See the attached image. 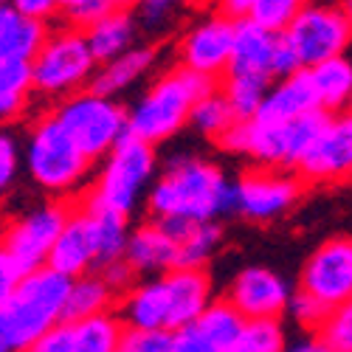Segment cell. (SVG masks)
<instances>
[{
    "label": "cell",
    "instance_id": "d4e9b609",
    "mask_svg": "<svg viewBox=\"0 0 352 352\" xmlns=\"http://www.w3.org/2000/svg\"><path fill=\"white\" fill-rule=\"evenodd\" d=\"M68 327H71L74 352H119L127 338V327L116 310L87 316Z\"/></svg>",
    "mask_w": 352,
    "mask_h": 352
},
{
    "label": "cell",
    "instance_id": "836d02e7",
    "mask_svg": "<svg viewBox=\"0 0 352 352\" xmlns=\"http://www.w3.org/2000/svg\"><path fill=\"white\" fill-rule=\"evenodd\" d=\"M307 3L310 0H254V9L248 14V20L262 25V28H268L274 34H282L293 23V17H296Z\"/></svg>",
    "mask_w": 352,
    "mask_h": 352
},
{
    "label": "cell",
    "instance_id": "7bdbcfd3",
    "mask_svg": "<svg viewBox=\"0 0 352 352\" xmlns=\"http://www.w3.org/2000/svg\"><path fill=\"white\" fill-rule=\"evenodd\" d=\"M6 3L20 12L28 20H37V23H48L56 12H60V3L56 0H6Z\"/></svg>",
    "mask_w": 352,
    "mask_h": 352
},
{
    "label": "cell",
    "instance_id": "4dcf8cb0",
    "mask_svg": "<svg viewBox=\"0 0 352 352\" xmlns=\"http://www.w3.org/2000/svg\"><path fill=\"white\" fill-rule=\"evenodd\" d=\"M268 87L271 82L268 79H256V76H223V87H220V94L226 96L231 113H234V119L237 122H251L262 99H265L268 94Z\"/></svg>",
    "mask_w": 352,
    "mask_h": 352
},
{
    "label": "cell",
    "instance_id": "bcb514c9",
    "mask_svg": "<svg viewBox=\"0 0 352 352\" xmlns=\"http://www.w3.org/2000/svg\"><path fill=\"white\" fill-rule=\"evenodd\" d=\"M285 352H333L324 341H321L318 336H310V338H302L296 341L293 346H285Z\"/></svg>",
    "mask_w": 352,
    "mask_h": 352
},
{
    "label": "cell",
    "instance_id": "2e32d148",
    "mask_svg": "<svg viewBox=\"0 0 352 352\" xmlns=\"http://www.w3.org/2000/svg\"><path fill=\"white\" fill-rule=\"evenodd\" d=\"M245 318L226 299L212 302L192 324L172 333V352H228Z\"/></svg>",
    "mask_w": 352,
    "mask_h": 352
},
{
    "label": "cell",
    "instance_id": "f5cc1de1",
    "mask_svg": "<svg viewBox=\"0 0 352 352\" xmlns=\"http://www.w3.org/2000/svg\"><path fill=\"white\" fill-rule=\"evenodd\" d=\"M3 3H6V0H0V6H3Z\"/></svg>",
    "mask_w": 352,
    "mask_h": 352
},
{
    "label": "cell",
    "instance_id": "44dd1931",
    "mask_svg": "<svg viewBox=\"0 0 352 352\" xmlns=\"http://www.w3.org/2000/svg\"><path fill=\"white\" fill-rule=\"evenodd\" d=\"M122 259L135 271V276H164L166 271L175 268L178 248H175L169 234L153 220L130 231Z\"/></svg>",
    "mask_w": 352,
    "mask_h": 352
},
{
    "label": "cell",
    "instance_id": "4316f807",
    "mask_svg": "<svg viewBox=\"0 0 352 352\" xmlns=\"http://www.w3.org/2000/svg\"><path fill=\"white\" fill-rule=\"evenodd\" d=\"M313 91L318 96V104L327 116L341 113L346 104H352V63L346 56H333L307 71Z\"/></svg>",
    "mask_w": 352,
    "mask_h": 352
},
{
    "label": "cell",
    "instance_id": "30bf717a",
    "mask_svg": "<svg viewBox=\"0 0 352 352\" xmlns=\"http://www.w3.org/2000/svg\"><path fill=\"white\" fill-rule=\"evenodd\" d=\"M71 217V209L60 200L40 203L32 212L14 217L3 234H0V245L9 251V256L23 268V274H32L37 268L48 265L51 248L60 237Z\"/></svg>",
    "mask_w": 352,
    "mask_h": 352
},
{
    "label": "cell",
    "instance_id": "681fc988",
    "mask_svg": "<svg viewBox=\"0 0 352 352\" xmlns=\"http://www.w3.org/2000/svg\"><path fill=\"white\" fill-rule=\"evenodd\" d=\"M56 3H60V9H68L71 3H76V0H56Z\"/></svg>",
    "mask_w": 352,
    "mask_h": 352
},
{
    "label": "cell",
    "instance_id": "5b68a950",
    "mask_svg": "<svg viewBox=\"0 0 352 352\" xmlns=\"http://www.w3.org/2000/svg\"><path fill=\"white\" fill-rule=\"evenodd\" d=\"M91 164L94 161L71 141V135L54 116H43L28 133L25 172L43 192L54 197L74 195L87 181Z\"/></svg>",
    "mask_w": 352,
    "mask_h": 352
},
{
    "label": "cell",
    "instance_id": "7c38bea8",
    "mask_svg": "<svg viewBox=\"0 0 352 352\" xmlns=\"http://www.w3.org/2000/svg\"><path fill=\"white\" fill-rule=\"evenodd\" d=\"M299 290L327 310L352 299V237H336L318 245L299 279Z\"/></svg>",
    "mask_w": 352,
    "mask_h": 352
},
{
    "label": "cell",
    "instance_id": "60d3db41",
    "mask_svg": "<svg viewBox=\"0 0 352 352\" xmlns=\"http://www.w3.org/2000/svg\"><path fill=\"white\" fill-rule=\"evenodd\" d=\"M23 352H74L71 344V327L68 324H56L48 333H43L37 341H32Z\"/></svg>",
    "mask_w": 352,
    "mask_h": 352
},
{
    "label": "cell",
    "instance_id": "db71d44e",
    "mask_svg": "<svg viewBox=\"0 0 352 352\" xmlns=\"http://www.w3.org/2000/svg\"><path fill=\"white\" fill-rule=\"evenodd\" d=\"M116 3H122V0H116Z\"/></svg>",
    "mask_w": 352,
    "mask_h": 352
},
{
    "label": "cell",
    "instance_id": "5bb4252c",
    "mask_svg": "<svg viewBox=\"0 0 352 352\" xmlns=\"http://www.w3.org/2000/svg\"><path fill=\"white\" fill-rule=\"evenodd\" d=\"M234 48V20L212 14L192 25L181 43V65L209 79H223Z\"/></svg>",
    "mask_w": 352,
    "mask_h": 352
},
{
    "label": "cell",
    "instance_id": "f1b7e54d",
    "mask_svg": "<svg viewBox=\"0 0 352 352\" xmlns=\"http://www.w3.org/2000/svg\"><path fill=\"white\" fill-rule=\"evenodd\" d=\"M116 293L104 285V279L99 274H85L71 279V290H68V302H65V324H74V321H82L87 316H96L113 307Z\"/></svg>",
    "mask_w": 352,
    "mask_h": 352
},
{
    "label": "cell",
    "instance_id": "11a10c76",
    "mask_svg": "<svg viewBox=\"0 0 352 352\" xmlns=\"http://www.w3.org/2000/svg\"><path fill=\"white\" fill-rule=\"evenodd\" d=\"M349 116H352V113H349Z\"/></svg>",
    "mask_w": 352,
    "mask_h": 352
},
{
    "label": "cell",
    "instance_id": "ac0fdd59",
    "mask_svg": "<svg viewBox=\"0 0 352 352\" xmlns=\"http://www.w3.org/2000/svg\"><path fill=\"white\" fill-rule=\"evenodd\" d=\"M48 268L56 274H63L68 279L94 274L96 268V245H94V228H91V214L85 209L71 212L65 228L60 231L51 256H48Z\"/></svg>",
    "mask_w": 352,
    "mask_h": 352
},
{
    "label": "cell",
    "instance_id": "3957f363",
    "mask_svg": "<svg viewBox=\"0 0 352 352\" xmlns=\"http://www.w3.org/2000/svg\"><path fill=\"white\" fill-rule=\"evenodd\" d=\"M327 119L330 116L324 110H316L279 124H262L254 119L237 122L220 138V146L228 153L248 155L265 169H296L318 133L324 130Z\"/></svg>",
    "mask_w": 352,
    "mask_h": 352
},
{
    "label": "cell",
    "instance_id": "f6af8a7d",
    "mask_svg": "<svg viewBox=\"0 0 352 352\" xmlns=\"http://www.w3.org/2000/svg\"><path fill=\"white\" fill-rule=\"evenodd\" d=\"M251 9H254V0H217V14L234 20V23L248 20Z\"/></svg>",
    "mask_w": 352,
    "mask_h": 352
},
{
    "label": "cell",
    "instance_id": "7a4b0ae2",
    "mask_svg": "<svg viewBox=\"0 0 352 352\" xmlns=\"http://www.w3.org/2000/svg\"><path fill=\"white\" fill-rule=\"evenodd\" d=\"M212 91H217L214 79L195 74L184 65L172 68L158 76L150 91L127 110V133L153 146L164 144L189 124L192 107Z\"/></svg>",
    "mask_w": 352,
    "mask_h": 352
},
{
    "label": "cell",
    "instance_id": "f546056e",
    "mask_svg": "<svg viewBox=\"0 0 352 352\" xmlns=\"http://www.w3.org/2000/svg\"><path fill=\"white\" fill-rule=\"evenodd\" d=\"M91 214L94 228V245H96V268H104L110 262L122 259L127 248V217L113 214V212H87Z\"/></svg>",
    "mask_w": 352,
    "mask_h": 352
},
{
    "label": "cell",
    "instance_id": "603a6c76",
    "mask_svg": "<svg viewBox=\"0 0 352 352\" xmlns=\"http://www.w3.org/2000/svg\"><path fill=\"white\" fill-rule=\"evenodd\" d=\"M153 65H155V51L153 48H146V45L130 48L127 54L116 56V60L96 68V74L91 79V91L116 99L119 94H124L127 87H133L141 76H146V71H150Z\"/></svg>",
    "mask_w": 352,
    "mask_h": 352
},
{
    "label": "cell",
    "instance_id": "7dc6e473",
    "mask_svg": "<svg viewBox=\"0 0 352 352\" xmlns=\"http://www.w3.org/2000/svg\"><path fill=\"white\" fill-rule=\"evenodd\" d=\"M0 352H17V346H14V341H12V333H9V327H6L3 316H0Z\"/></svg>",
    "mask_w": 352,
    "mask_h": 352
},
{
    "label": "cell",
    "instance_id": "f907efd6",
    "mask_svg": "<svg viewBox=\"0 0 352 352\" xmlns=\"http://www.w3.org/2000/svg\"><path fill=\"white\" fill-rule=\"evenodd\" d=\"M119 352H133V349H127V346H122V349H119Z\"/></svg>",
    "mask_w": 352,
    "mask_h": 352
},
{
    "label": "cell",
    "instance_id": "ab89813d",
    "mask_svg": "<svg viewBox=\"0 0 352 352\" xmlns=\"http://www.w3.org/2000/svg\"><path fill=\"white\" fill-rule=\"evenodd\" d=\"M23 268L17 265V262L9 256V251L0 245V310H3L12 299H14V293L23 282Z\"/></svg>",
    "mask_w": 352,
    "mask_h": 352
},
{
    "label": "cell",
    "instance_id": "e575fe53",
    "mask_svg": "<svg viewBox=\"0 0 352 352\" xmlns=\"http://www.w3.org/2000/svg\"><path fill=\"white\" fill-rule=\"evenodd\" d=\"M316 336L333 352H352V299L327 310V316L318 324Z\"/></svg>",
    "mask_w": 352,
    "mask_h": 352
},
{
    "label": "cell",
    "instance_id": "52a82bcc",
    "mask_svg": "<svg viewBox=\"0 0 352 352\" xmlns=\"http://www.w3.org/2000/svg\"><path fill=\"white\" fill-rule=\"evenodd\" d=\"M51 116L91 161L104 158L127 135V110L91 87L63 99Z\"/></svg>",
    "mask_w": 352,
    "mask_h": 352
},
{
    "label": "cell",
    "instance_id": "ba28073f",
    "mask_svg": "<svg viewBox=\"0 0 352 352\" xmlns=\"http://www.w3.org/2000/svg\"><path fill=\"white\" fill-rule=\"evenodd\" d=\"M96 68L99 65L87 48L85 32H76L71 25L54 28L32 60L34 91L43 96L68 99L91 85Z\"/></svg>",
    "mask_w": 352,
    "mask_h": 352
},
{
    "label": "cell",
    "instance_id": "7402d4cb",
    "mask_svg": "<svg viewBox=\"0 0 352 352\" xmlns=\"http://www.w3.org/2000/svg\"><path fill=\"white\" fill-rule=\"evenodd\" d=\"M178 248L175 268H203L220 248L223 231L217 223H195V220H155Z\"/></svg>",
    "mask_w": 352,
    "mask_h": 352
},
{
    "label": "cell",
    "instance_id": "d6986e66",
    "mask_svg": "<svg viewBox=\"0 0 352 352\" xmlns=\"http://www.w3.org/2000/svg\"><path fill=\"white\" fill-rule=\"evenodd\" d=\"M279 34L268 32L251 20L234 23V48L226 76H256V79H274V56H276Z\"/></svg>",
    "mask_w": 352,
    "mask_h": 352
},
{
    "label": "cell",
    "instance_id": "8d00e7d4",
    "mask_svg": "<svg viewBox=\"0 0 352 352\" xmlns=\"http://www.w3.org/2000/svg\"><path fill=\"white\" fill-rule=\"evenodd\" d=\"M20 172V146L9 133H0V195H6Z\"/></svg>",
    "mask_w": 352,
    "mask_h": 352
},
{
    "label": "cell",
    "instance_id": "1f68e13d",
    "mask_svg": "<svg viewBox=\"0 0 352 352\" xmlns=\"http://www.w3.org/2000/svg\"><path fill=\"white\" fill-rule=\"evenodd\" d=\"M285 346L279 318H248L228 352H285Z\"/></svg>",
    "mask_w": 352,
    "mask_h": 352
},
{
    "label": "cell",
    "instance_id": "d590c367",
    "mask_svg": "<svg viewBox=\"0 0 352 352\" xmlns=\"http://www.w3.org/2000/svg\"><path fill=\"white\" fill-rule=\"evenodd\" d=\"M122 3H116V0H76L71 3L65 12L68 17V25L76 28V32H87L91 25H96L99 20H104L107 14H113Z\"/></svg>",
    "mask_w": 352,
    "mask_h": 352
},
{
    "label": "cell",
    "instance_id": "8992f818",
    "mask_svg": "<svg viewBox=\"0 0 352 352\" xmlns=\"http://www.w3.org/2000/svg\"><path fill=\"white\" fill-rule=\"evenodd\" d=\"M68 290H71V279L56 274L48 265L23 276L14 299L0 310L17 352H23L51 327L65 324L63 316H65Z\"/></svg>",
    "mask_w": 352,
    "mask_h": 352
},
{
    "label": "cell",
    "instance_id": "ee69618b",
    "mask_svg": "<svg viewBox=\"0 0 352 352\" xmlns=\"http://www.w3.org/2000/svg\"><path fill=\"white\" fill-rule=\"evenodd\" d=\"M175 3H184V0H146V3H141V20L150 28H155L158 23L169 17Z\"/></svg>",
    "mask_w": 352,
    "mask_h": 352
},
{
    "label": "cell",
    "instance_id": "c3c4849f",
    "mask_svg": "<svg viewBox=\"0 0 352 352\" xmlns=\"http://www.w3.org/2000/svg\"><path fill=\"white\" fill-rule=\"evenodd\" d=\"M338 3H341V9L349 14V20H352V0H338Z\"/></svg>",
    "mask_w": 352,
    "mask_h": 352
},
{
    "label": "cell",
    "instance_id": "277c9868",
    "mask_svg": "<svg viewBox=\"0 0 352 352\" xmlns=\"http://www.w3.org/2000/svg\"><path fill=\"white\" fill-rule=\"evenodd\" d=\"M155 146L135 135H124L104 155L102 172L87 189L82 209L85 212H113L130 217L135 212L144 189H150L155 175Z\"/></svg>",
    "mask_w": 352,
    "mask_h": 352
},
{
    "label": "cell",
    "instance_id": "cb8c5ba5",
    "mask_svg": "<svg viewBox=\"0 0 352 352\" xmlns=\"http://www.w3.org/2000/svg\"><path fill=\"white\" fill-rule=\"evenodd\" d=\"M48 37V25L28 20L9 3L0 6V60H34Z\"/></svg>",
    "mask_w": 352,
    "mask_h": 352
},
{
    "label": "cell",
    "instance_id": "e0dca14e",
    "mask_svg": "<svg viewBox=\"0 0 352 352\" xmlns=\"http://www.w3.org/2000/svg\"><path fill=\"white\" fill-rule=\"evenodd\" d=\"M158 279L164 285L172 333L192 324V321L214 302L212 299V279L203 268H172Z\"/></svg>",
    "mask_w": 352,
    "mask_h": 352
},
{
    "label": "cell",
    "instance_id": "9c48e42d",
    "mask_svg": "<svg viewBox=\"0 0 352 352\" xmlns=\"http://www.w3.org/2000/svg\"><path fill=\"white\" fill-rule=\"evenodd\" d=\"M282 37L296 54L302 71H310L313 65L324 60L344 56V51L352 43V20L341 9V3L316 0V3H307L293 17Z\"/></svg>",
    "mask_w": 352,
    "mask_h": 352
},
{
    "label": "cell",
    "instance_id": "6da1fadb",
    "mask_svg": "<svg viewBox=\"0 0 352 352\" xmlns=\"http://www.w3.org/2000/svg\"><path fill=\"white\" fill-rule=\"evenodd\" d=\"M146 206L155 220L217 223V217L234 214V184L212 161L175 158L150 186Z\"/></svg>",
    "mask_w": 352,
    "mask_h": 352
},
{
    "label": "cell",
    "instance_id": "d6a6232c",
    "mask_svg": "<svg viewBox=\"0 0 352 352\" xmlns=\"http://www.w3.org/2000/svg\"><path fill=\"white\" fill-rule=\"evenodd\" d=\"M189 124H192L195 130H200L203 135L220 141L234 124H237V119H234V113H231L226 96H223L220 91H212L209 96H203V99L192 107Z\"/></svg>",
    "mask_w": 352,
    "mask_h": 352
},
{
    "label": "cell",
    "instance_id": "8fae6325",
    "mask_svg": "<svg viewBox=\"0 0 352 352\" xmlns=\"http://www.w3.org/2000/svg\"><path fill=\"white\" fill-rule=\"evenodd\" d=\"M302 197V178L285 169H254L234 184V214L251 223H271L282 217Z\"/></svg>",
    "mask_w": 352,
    "mask_h": 352
},
{
    "label": "cell",
    "instance_id": "9a60e30c",
    "mask_svg": "<svg viewBox=\"0 0 352 352\" xmlns=\"http://www.w3.org/2000/svg\"><path fill=\"white\" fill-rule=\"evenodd\" d=\"M226 302L245 321L248 318H279L287 310L290 290H287V282L276 271L254 265L234 276Z\"/></svg>",
    "mask_w": 352,
    "mask_h": 352
},
{
    "label": "cell",
    "instance_id": "f35d334b",
    "mask_svg": "<svg viewBox=\"0 0 352 352\" xmlns=\"http://www.w3.org/2000/svg\"><path fill=\"white\" fill-rule=\"evenodd\" d=\"M124 346L133 352H172L169 330H127Z\"/></svg>",
    "mask_w": 352,
    "mask_h": 352
},
{
    "label": "cell",
    "instance_id": "74e56055",
    "mask_svg": "<svg viewBox=\"0 0 352 352\" xmlns=\"http://www.w3.org/2000/svg\"><path fill=\"white\" fill-rule=\"evenodd\" d=\"M287 310H290L293 318L299 321V324H305V327H316V330H318V324H321V321H324V316H327V307H324V305H318L313 296H307L305 290L293 293L290 302H287Z\"/></svg>",
    "mask_w": 352,
    "mask_h": 352
},
{
    "label": "cell",
    "instance_id": "816d5d0a",
    "mask_svg": "<svg viewBox=\"0 0 352 352\" xmlns=\"http://www.w3.org/2000/svg\"><path fill=\"white\" fill-rule=\"evenodd\" d=\"M135 3H146V0H135Z\"/></svg>",
    "mask_w": 352,
    "mask_h": 352
},
{
    "label": "cell",
    "instance_id": "83f0119b",
    "mask_svg": "<svg viewBox=\"0 0 352 352\" xmlns=\"http://www.w3.org/2000/svg\"><path fill=\"white\" fill-rule=\"evenodd\" d=\"M34 91L32 63L28 60H0V122H14L28 104Z\"/></svg>",
    "mask_w": 352,
    "mask_h": 352
},
{
    "label": "cell",
    "instance_id": "4fadbf2b",
    "mask_svg": "<svg viewBox=\"0 0 352 352\" xmlns=\"http://www.w3.org/2000/svg\"><path fill=\"white\" fill-rule=\"evenodd\" d=\"M296 175L302 184H336L352 178V116H330L307 155L299 161Z\"/></svg>",
    "mask_w": 352,
    "mask_h": 352
},
{
    "label": "cell",
    "instance_id": "ffe728a7",
    "mask_svg": "<svg viewBox=\"0 0 352 352\" xmlns=\"http://www.w3.org/2000/svg\"><path fill=\"white\" fill-rule=\"evenodd\" d=\"M316 110H321V104H318V96L313 91V82H310L307 71H299L293 76L276 79L268 87V94L262 99L254 122L279 124V122H293V119H299V116H307Z\"/></svg>",
    "mask_w": 352,
    "mask_h": 352
},
{
    "label": "cell",
    "instance_id": "b9f144b4",
    "mask_svg": "<svg viewBox=\"0 0 352 352\" xmlns=\"http://www.w3.org/2000/svg\"><path fill=\"white\" fill-rule=\"evenodd\" d=\"M99 276L104 279V285L113 293H127L130 287H135V271L127 265L124 259H116V262H110V265L99 268Z\"/></svg>",
    "mask_w": 352,
    "mask_h": 352
},
{
    "label": "cell",
    "instance_id": "484cf974",
    "mask_svg": "<svg viewBox=\"0 0 352 352\" xmlns=\"http://www.w3.org/2000/svg\"><path fill=\"white\" fill-rule=\"evenodd\" d=\"M85 40H87V48H91L96 65L116 60V56H122L133 48V40H135L133 14L119 6L113 14H107L104 20H99L96 25L87 28Z\"/></svg>",
    "mask_w": 352,
    "mask_h": 352
}]
</instances>
